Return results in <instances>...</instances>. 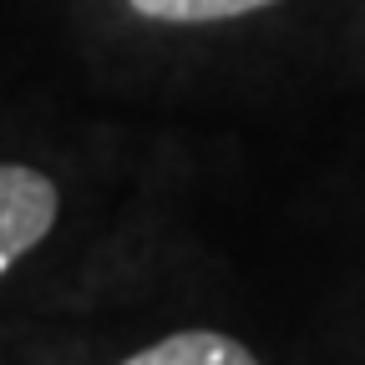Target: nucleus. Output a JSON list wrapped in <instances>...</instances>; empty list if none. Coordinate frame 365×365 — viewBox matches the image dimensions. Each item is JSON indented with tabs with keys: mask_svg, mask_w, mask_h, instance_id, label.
Instances as JSON below:
<instances>
[{
	"mask_svg": "<svg viewBox=\"0 0 365 365\" xmlns=\"http://www.w3.org/2000/svg\"><path fill=\"white\" fill-rule=\"evenodd\" d=\"M56 208H61V198L46 173L0 163V274L51 234Z\"/></svg>",
	"mask_w": 365,
	"mask_h": 365,
	"instance_id": "1",
	"label": "nucleus"
},
{
	"mask_svg": "<svg viewBox=\"0 0 365 365\" xmlns=\"http://www.w3.org/2000/svg\"><path fill=\"white\" fill-rule=\"evenodd\" d=\"M143 21H168V26H203V21H234L279 0H127Z\"/></svg>",
	"mask_w": 365,
	"mask_h": 365,
	"instance_id": "3",
	"label": "nucleus"
},
{
	"mask_svg": "<svg viewBox=\"0 0 365 365\" xmlns=\"http://www.w3.org/2000/svg\"><path fill=\"white\" fill-rule=\"evenodd\" d=\"M122 365H259L249 345H239L234 335L218 330H178L148 350L127 355Z\"/></svg>",
	"mask_w": 365,
	"mask_h": 365,
	"instance_id": "2",
	"label": "nucleus"
}]
</instances>
